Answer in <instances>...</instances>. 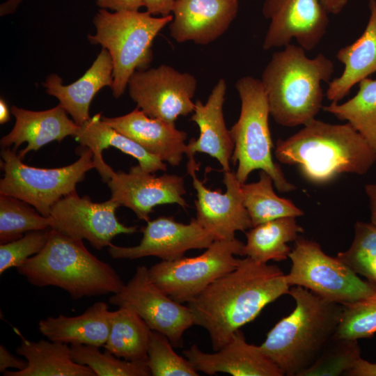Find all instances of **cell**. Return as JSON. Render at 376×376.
Segmentation results:
<instances>
[{
	"label": "cell",
	"mask_w": 376,
	"mask_h": 376,
	"mask_svg": "<svg viewBox=\"0 0 376 376\" xmlns=\"http://www.w3.org/2000/svg\"><path fill=\"white\" fill-rule=\"evenodd\" d=\"M329 14L338 15L345 7L349 0H320Z\"/></svg>",
	"instance_id": "obj_44"
},
{
	"label": "cell",
	"mask_w": 376,
	"mask_h": 376,
	"mask_svg": "<svg viewBox=\"0 0 376 376\" xmlns=\"http://www.w3.org/2000/svg\"><path fill=\"white\" fill-rule=\"evenodd\" d=\"M140 243L134 246H109L108 253L115 259H136L155 256L165 261L183 258L191 249H205L214 241L196 219L185 224L171 217H159L148 221L141 228Z\"/></svg>",
	"instance_id": "obj_16"
},
{
	"label": "cell",
	"mask_w": 376,
	"mask_h": 376,
	"mask_svg": "<svg viewBox=\"0 0 376 376\" xmlns=\"http://www.w3.org/2000/svg\"><path fill=\"white\" fill-rule=\"evenodd\" d=\"M235 86L241 100V109L230 133L234 142L231 161L237 164V180L244 184L253 171L260 169L271 176L279 191L294 190L295 186L287 180L273 161V143L269 127L270 113L261 80L244 76L237 80Z\"/></svg>",
	"instance_id": "obj_7"
},
{
	"label": "cell",
	"mask_w": 376,
	"mask_h": 376,
	"mask_svg": "<svg viewBox=\"0 0 376 376\" xmlns=\"http://www.w3.org/2000/svg\"><path fill=\"white\" fill-rule=\"evenodd\" d=\"M281 163L297 165L302 175L324 183L343 173L363 175L376 162V151L350 123L331 124L315 118L274 151Z\"/></svg>",
	"instance_id": "obj_2"
},
{
	"label": "cell",
	"mask_w": 376,
	"mask_h": 376,
	"mask_svg": "<svg viewBox=\"0 0 376 376\" xmlns=\"http://www.w3.org/2000/svg\"><path fill=\"white\" fill-rule=\"evenodd\" d=\"M238 9V0H176L170 35L178 42L210 44L228 30Z\"/></svg>",
	"instance_id": "obj_18"
},
{
	"label": "cell",
	"mask_w": 376,
	"mask_h": 376,
	"mask_svg": "<svg viewBox=\"0 0 376 376\" xmlns=\"http://www.w3.org/2000/svg\"><path fill=\"white\" fill-rule=\"evenodd\" d=\"M361 357L358 340L332 336L314 362L299 376L345 375Z\"/></svg>",
	"instance_id": "obj_34"
},
{
	"label": "cell",
	"mask_w": 376,
	"mask_h": 376,
	"mask_svg": "<svg viewBox=\"0 0 376 376\" xmlns=\"http://www.w3.org/2000/svg\"><path fill=\"white\" fill-rule=\"evenodd\" d=\"M109 302L134 311L152 331L165 335L174 347L183 345L185 331L194 325L192 313L163 292L151 280L149 269L138 266L127 284Z\"/></svg>",
	"instance_id": "obj_12"
},
{
	"label": "cell",
	"mask_w": 376,
	"mask_h": 376,
	"mask_svg": "<svg viewBox=\"0 0 376 376\" xmlns=\"http://www.w3.org/2000/svg\"><path fill=\"white\" fill-rule=\"evenodd\" d=\"M290 287L278 266L246 256L235 269L187 302V306L194 324L208 332L212 349L217 351L267 304L288 294Z\"/></svg>",
	"instance_id": "obj_1"
},
{
	"label": "cell",
	"mask_w": 376,
	"mask_h": 376,
	"mask_svg": "<svg viewBox=\"0 0 376 376\" xmlns=\"http://www.w3.org/2000/svg\"><path fill=\"white\" fill-rule=\"evenodd\" d=\"M227 91L224 79L214 86L205 103L197 100L191 117L199 128L197 139L192 138L187 144L185 155L194 157L196 152L207 154L215 158L222 166V171H230V161L234 150V142L226 127L223 107Z\"/></svg>",
	"instance_id": "obj_21"
},
{
	"label": "cell",
	"mask_w": 376,
	"mask_h": 376,
	"mask_svg": "<svg viewBox=\"0 0 376 376\" xmlns=\"http://www.w3.org/2000/svg\"><path fill=\"white\" fill-rule=\"evenodd\" d=\"M107 184L111 198L146 222L157 205L176 203L184 208L188 206L183 198L186 194L183 177L166 173L157 176L139 164L130 167L127 173L114 171Z\"/></svg>",
	"instance_id": "obj_17"
},
{
	"label": "cell",
	"mask_w": 376,
	"mask_h": 376,
	"mask_svg": "<svg viewBox=\"0 0 376 376\" xmlns=\"http://www.w3.org/2000/svg\"><path fill=\"white\" fill-rule=\"evenodd\" d=\"M71 357L77 363L88 366L95 376H149L146 362L120 360L109 351L101 352L98 347L71 345Z\"/></svg>",
	"instance_id": "obj_33"
},
{
	"label": "cell",
	"mask_w": 376,
	"mask_h": 376,
	"mask_svg": "<svg viewBox=\"0 0 376 376\" xmlns=\"http://www.w3.org/2000/svg\"><path fill=\"white\" fill-rule=\"evenodd\" d=\"M51 228L26 233L22 237L0 245V274L22 266L46 245Z\"/></svg>",
	"instance_id": "obj_38"
},
{
	"label": "cell",
	"mask_w": 376,
	"mask_h": 376,
	"mask_svg": "<svg viewBox=\"0 0 376 376\" xmlns=\"http://www.w3.org/2000/svg\"><path fill=\"white\" fill-rule=\"evenodd\" d=\"M369 18L363 33L352 43L340 48L336 54L343 63L342 74L328 82L327 98L338 102L352 87L376 72V0H369Z\"/></svg>",
	"instance_id": "obj_25"
},
{
	"label": "cell",
	"mask_w": 376,
	"mask_h": 376,
	"mask_svg": "<svg viewBox=\"0 0 376 376\" xmlns=\"http://www.w3.org/2000/svg\"><path fill=\"white\" fill-rule=\"evenodd\" d=\"M197 370L212 375L218 373L233 376H283V371L261 350L260 345L249 344L240 329L214 353H205L196 345L183 352Z\"/></svg>",
	"instance_id": "obj_19"
},
{
	"label": "cell",
	"mask_w": 376,
	"mask_h": 376,
	"mask_svg": "<svg viewBox=\"0 0 376 376\" xmlns=\"http://www.w3.org/2000/svg\"><path fill=\"white\" fill-rule=\"evenodd\" d=\"M152 330L132 309L111 311L109 334L104 347L118 358L147 361Z\"/></svg>",
	"instance_id": "obj_29"
},
{
	"label": "cell",
	"mask_w": 376,
	"mask_h": 376,
	"mask_svg": "<svg viewBox=\"0 0 376 376\" xmlns=\"http://www.w3.org/2000/svg\"><path fill=\"white\" fill-rule=\"evenodd\" d=\"M304 232L295 217H283L267 221L246 233L244 256L262 263L285 260L291 251L289 242L295 241Z\"/></svg>",
	"instance_id": "obj_28"
},
{
	"label": "cell",
	"mask_w": 376,
	"mask_h": 376,
	"mask_svg": "<svg viewBox=\"0 0 376 376\" xmlns=\"http://www.w3.org/2000/svg\"><path fill=\"white\" fill-rule=\"evenodd\" d=\"M0 195L17 198L49 217L56 203L76 191L89 170L95 169L93 152L86 148L74 163L55 169H40L24 164L16 150L1 148Z\"/></svg>",
	"instance_id": "obj_8"
},
{
	"label": "cell",
	"mask_w": 376,
	"mask_h": 376,
	"mask_svg": "<svg viewBox=\"0 0 376 376\" xmlns=\"http://www.w3.org/2000/svg\"><path fill=\"white\" fill-rule=\"evenodd\" d=\"M17 269L31 285L60 288L74 299L115 294L125 285L116 270L93 255L83 240L52 228L45 247Z\"/></svg>",
	"instance_id": "obj_5"
},
{
	"label": "cell",
	"mask_w": 376,
	"mask_h": 376,
	"mask_svg": "<svg viewBox=\"0 0 376 376\" xmlns=\"http://www.w3.org/2000/svg\"><path fill=\"white\" fill-rule=\"evenodd\" d=\"M345 375L376 376V363H371L361 357Z\"/></svg>",
	"instance_id": "obj_42"
},
{
	"label": "cell",
	"mask_w": 376,
	"mask_h": 376,
	"mask_svg": "<svg viewBox=\"0 0 376 376\" xmlns=\"http://www.w3.org/2000/svg\"><path fill=\"white\" fill-rule=\"evenodd\" d=\"M188 159L187 173L191 175L196 191L197 221L213 236L214 240H231L235 238L236 231L251 228L252 222L244 206L241 183L235 172H224L225 193L219 189L212 191L196 177L198 166L194 157Z\"/></svg>",
	"instance_id": "obj_15"
},
{
	"label": "cell",
	"mask_w": 376,
	"mask_h": 376,
	"mask_svg": "<svg viewBox=\"0 0 376 376\" xmlns=\"http://www.w3.org/2000/svg\"><path fill=\"white\" fill-rule=\"evenodd\" d=\"M15 330L21 338L16 352L26 359L28 365L22 370H6L4 376H95L88 366L72 359L68 344L45 340L31 341Z\"/></svg>",
	"instance_id": "obj_27"
},
{
	"label": "cell",
	"mask_w": 376,
	"mask_h": 376,
	"mask_svg": "<svg viewBox=\"0 0 376 376\" xmlns=\"http://www.w3.org/2000/svg\"><path fill=\"white\" fill-rule=\"evenodd\" d=\"M10 120V112L6 102L0 100V123L3 124Z\"/></svg>",
	"instance_id": "obj_46"
},
{
	"label": "cell",
	"mask_w": 376,
	"mask_h": 376,
	"mask_svg": "<svg viewBox=\"0 0 376 376\" xmlns=\"http://www.w3.org/2000/svg\"><path fill=\"white\" fill-rule=\"evenodd\" d=\"M365 191L370 203L371 223L376 226V182L366 185Z\"/></svg>",
	"instance_id": "obj_43"
},
{
	"label": "cell",
	"mask_w": 376,
	"mask_h": 376,
	"mask_svg": "<svg viewBox=\"0 0 376 376\" xmlns=\"http://www.w3.org/2000/svg\"><path fill=\"white\" fill-rule=\"evenodd\" d=\"M42 86L48 95L56 97L59 104L75 123L82 125L91 117L89 107L95 94L102 88L113 85V63L109 52L102 49L92 65L78 80L63 85L56 74L48 76Z\"/></svg>",
	"instance_id": "obj_23"
},
{
	"label": "cell",
	"mask_w": 376,
	"mask_h": 376,
	"mask_svg": "<svg viewBox=\"0 0 376 376\" xmlns=\"http://www.w3.org/2000/svg\"><path fill=\"white\" fill-rule=\"evenodd\" d=\"M263 15L269 24L263 48L284 47L295 39L306 51L316 47L327 32L329 13L320 0H265Z\"/></svg>",
	"instance_id": "obj_14"
},
{
	"label": "cell",
	"mask_w": 376,
	"mask_h": 376,
	"mask_svg": "<svg viewBox=\"0 0 376 376\" xmlns=\"http://www.w3.org/2000/svg\"><path fill=\"white\" fill-rule=\"evenodd\" d=\"M288 294L295 301L294 310L274 325L260 347L284 375L299 376L334 336L343 305L301 286Z\"/></svg>",
	"instance_id": "obj_4"
},
{
	"label": "cell",
	"mask_w": 376,
	"mask_h": 376,
	"mask_svg": "<svg viewBox=\"0 0 376 376\" xmlns=\"http://www.w3.org/2000/svg\"><path fill=\"white\" fill-rule=\"evenodd\" d=\"M119 204L112 198L94 203L89 197H79L77 191L65 196L52 207L50 228L73 239L87 240L96 249L111 244L120 234H133L136 226H127L116 215Z\"/></svg>",
	"instance_id": "obj_13"
},
{
	"label": "cell",
	"mask_w": 376,
	"mask_h": 376,
	"mask_svg": "<svg viewBox=\"0 0 376 376\" xmlns=\"http://www.w3.org/2000/svg\"><path fill=\"white\" fill-rule=\"evenodd\" d=\"M96 3L102 9L113 11L139 10L144 6V0H96Z\"/></svg>",
	"instance_id": "obj_39"
},
{
	"label": "cell",
	"mask_w": 376,
	"mask_h": 376,
	"mask_svg": "<svg viewBox=\"0 0 376 376\" xmlns=\"http://www.w3.org/2000/svg\"><path fill=\"white\" fill-rule=\"evenodd\" d=\"M334 72L330 58L323 54L309 58L299 45L290 43L274 52L260 79L274 120L291 127L315 118L322 108L321 84L330 81Z\"/></svg>",
	"instance_id": "obj_3"
},
{
	"label": "cell",
	"mask_w": 376,
	"mask_h": 376,
	"mask_svg": "<svg viewBox=\"0 0 376 376\" xmlns=\"http://www.w3.org/2000/svg\"><path fill=\"white\" fill-rule=\"evenodd\" d=\"M376 333V290L368 297L343 305L335 338L359 340Z\"/></svg>",
	"instance_id": "obj_35"
},
{
	"label": "cell",
	"mask_w": 376,
	"mask_h": 376,
	"mask_svg": "<svg viewBox=\"0 0 376 376\" xmlns=\"http://www.w3.org/2000/svg\"><path fill=\"white\" fill-rule=\"evenodd\" d=\"M176 0H144L143 7L152 15H159L162 17L172 14L173 6Z\"/></svg>",
	"instance_id": "obj_41"
},
{
	"label": "cell",
	"mask_w": 376,
	"mask_h": 376,
	"mask_svg": "<svg viewBox=\"0 0 376 376\" xmlns=\"http://www.w3.org/2000/svg\"><path fill=\"white\" fill-rule=\"evenodd\" d=\"M75 139L82 147L93 152L95 169L104 182L107 183L114 172L103 160L102 151L108 147L116 148L134 157L141 167L149 173L166 171L167 169L164 162L105 123L100 113L95 115L79 126Z\"/></svg>",
	"instance_id": "obj_24"
},
{
	"label": "cell",
	"mask_w": 376,
	"mask_h": 376,
	"mask_svg": "<svg viewBox=\"0 0 376 376\" xmlns=\"http://www.w3.org/2000/svg\"><path fill=\"white\" fill-rule=\"evenodd\" d=\"M127 88L137 107L150 118L175 124L195 108L196 77L169 65L135 71Z\"/></svg>",
	"instance_id": "obj_11"
},
{
	"label": "cell",
	"mask_w": 376,
	"mask_h": 376,
	"mask_svg": "<svg viewBox=\"0 0 376 376\" xmlns=\"http://www.w3.org/2000/svg\"><path fill=\"white\" fill-rule=\"evenodd\" d=\"M376 256V226L371 222L357 221L350 247L337 258L357 274L365 276L370 262Z\"/></svg>",
	"instance_id": "obj_37"
},
{
	"label": "cell",
	"mask_w": 376,
	"mask_h": 376,
	"mask_svg": "<svg viewBox=\"0 0 376 376\" xmlns=\"http://www.w3.org/2000/svg\"><path fill=\"white\" fill-rule=\"evenodd\" d=\"M172 19V14L154 17L147 11L99 10L93 18L95 34L88 38L92 44L101 45L110 54L115 98L124 93L135 71L148 69L152 58V42Z\"/></svg>",
	"instance_id": "obj_6"
},
{
	"label": "cell",
	"mask_w": 376,
	"mask_h": 376,
	"mask_svg": "<svg viewBox=\"0 0 376 376\" xmlns=\"http://www.w3.org/2000/svg\"><path fill=\"white\" fill-rule=\"evenodd\" d=\"M102 120L173 166H178L186 153L187 132L175 124L149 117L138 107L125 115L103 116Z\"/></svg>",
	"instance_id": "obj_20"
},
{
	"label": "cell",
	"mask_w": 376,
	"mask_h": 376,
	"mask_svg": "<svg viewBox=\"0 0 376 376\" xmlns=\"http://www.w3.org/2000/svg\"><path fill=\"white\" fill-rule=\"evenodd\" d=\"M11 113L15 118L14 127L1 139L0 145L1 148L14 145L13 150H17L20 145L26 142V147L18 154L22 159L29 152L36 151L53 141L60 142L68 136L75 137L79 129L60 104L40 111L13 106Z\"/></svg>",
	"instance_id": "obj_22"
},
{
	"label": "cell",
	"mask_w": 376,
	"mask_h": 376,
	"mask_svg": "<svg viewBox=\"0 0 376 376\" xmlns=\"http://www.w3.org/2000/svg\"><path fill=\"white\" fill-rule=\"evenodd\" d=\"M244 256V244L236 238L214 240L201 255L162 260L149 269L152 282L173 300L189 302L212 283L235 269Z\"/></svg>",
	"instance_id": "obj_10"
},
{
	"label": "cell",
	"mask_w": 376,
	"mask_h": 376,
	"mask_svg": "<svg viewBox=\"0 0 376 376\" xmlns=\"http://www.w3.org/2000/svg\"><path fill=\"white\" fill-rule=\"evenodd\" d=\"M259 176L257 182L241 184L244 204L253 227L279 218H296L304 214L291 201L276 194L273 180L267 173L260 171Z\"/></svg>",
	"instance_id": "obj_30"
},
{
	"label": "cell",
	"mask_w": 376,
	"mask_h": 376,
	"mask_svg": "<svg viewBox=\"0 0 376 376\" xmlns=\"http://www.w3.org/2000/svg\"><path fill=\"white\" fill-rule=\"evenodd\" d=\"M49 217H45L32 205L17 198L0 195V243L22 237L26 233L50 228Z\"/></svg>",
	"instance_id": "obj_32"
},
{
	"label": "cell",
	"mask_w": 376,
	"mask_h": 376,
	"mask_svg": "<svg viewBox=\"0 0 376 376\" xmlns=\"http://www.w3.org/2000/svg\"><path fill=\"white\" fill-rule=\"evenodd\" d=\"M111 314L108 305L98 301L79 315H59L41 320L38 328L52 341L100 347L104 346L109 337Z\"/></svg>",
	"instance_id": "obj_26"
},
{
	"label": "cell",
	"mask_w": 376,
	"mask_h": 376,
	"mask_svg": "<svg viewBox=\"0 0 376 376\" xmlns=\"http://www.w3.org/2000/svg\"><path fill=\"white\" fill-rule=\"evenodd\" d=\"M292 267L285 279L290 286L305 288L341 305L365 298L376 284L362 280L337 257L327 255L314 241L297 237L289 256Z\"/></svg>",
	"instance_id": "obj_9"
},
{
	"label": "cell",
	"mask_w": 376,
	"mask_h": 376,
	"mask_svg": "<svg viewBox=\"0 0 376 376\" xmlns=\"http://www.w3.org/2000/svg\"><path fill=\"white\" fill-rule=\"evenodd\" d=\"M322 109L350 123L376 151V79H363L351 99L341 104L331 102Z\"/></svg>",
	"instance_id": "obj_31"
},
{
	"label": "cell",
	"mask_w": 376,
	"mask_h": 376,
	"mask_svg": "<svg viewBox=\"0 0 376 376\" xmlns=\"http://www.w3.org/2000/svg\"><path fill=\"white\" fill-rule=\"evenodd\" d=\"M28 365L27 361H24L13 356L6 347L0 345V372L4 373L8 368H15L17 370L25 368Z\"/></svg>",
	"instance_id": "obj_40"
},
{
	"label": "cell",
	"mask_w": 376,
	"mask_h": 376,
	"mask_svg": "<svg viewBox=\"0 0 376 376\" xmlns=\"http://www.w3.org/2000/svg\"><path fill=\"white\" fill-rule=\"evenodd\" d=\"M364 276L376 284V256L370 262Z\"/></svg>",
	"instance_id": "obj_45"
},
{
	"label": "cell",
	"mask_w": 376,
	"mask_h": 376,
	"mask_svg": "<svg viewBox=\"0 0 376 376\" xmlns=\"http://www.w3.org/2000/svg\"><path fill=\"white\" fill-rule=\"evenodd\" d=\"M169 338L160 332H151L147 366L153 376H198L189 360L176 354Z\"/></svg>",
	"instance_id": "obj_36"
}]
</instances>
